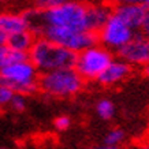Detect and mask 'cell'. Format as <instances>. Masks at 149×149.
Here are the masks:
<instances>
[{"label": "cell", "mask_w": 149, "mask_h": 149, "mask_svg": "<svg viewBox=\"0 0 149 149\" xmlns=\"http://www.w3.org/2000/svg\"><path fill=\"white\" fill-rule=\"evenodd\" d=\"M29 62L37 71L49 72L64 68H74L77 63V54L62 48L45 38H36L29 51Z\"/></svg>", "instance_id": "6da1fadb"}, {"label": "cell", "mask_w": 149, "mask_h": 149, "mask_svg": "<svg viewBox=\"0 0 149 149\" xmlns=\"http://www.w3.org/2000/svg\"><path fill=\"white\" fill-rule=\"evenodd\" d=\"M122 62L127 64H149V41L142 33H136L126 45L118 49Z\"/></svg>", "instance_id": "52a82bcc"}, {"label": "cell", "mask_w": 149, "mask_h": 149, "mask_svg": "<svg viewBox=\"0 0 149 149\" xmlns=\"http://www.w3.org/2000/svg\"><path fill=\"white\" fill-rule=\"evenodd\" d=\"M112 60L113 58L111 52L97 44L77 54V63L74 68L84 79H97Z\"/></svg>", "instance_id": "277c9868"}, {"label": "cell", "mask_w": 149, "mask_h": 149, "mask_svg": "<svg viewBox=\"0 0 149 149\" xmlns=\"http://www.w3.org/2000/svg\"><path fill=\"white\" fill-rule=\"evenodd\" d=\"M27 60H29V54L14 51L7 44L0 45V70L8 67L11 64L21 63V62H27Z\"/></svg>", "instance_id": "4fadbf2b"}, {"label": "cell", "mask_w": 149, "mask_h": 149, "mask_svg": "<svg viewBox=\"0 0 149 149\" xmlns=\"http://www.w3.org/2000/svg\"><path fill=\"white\" fill-rule=\"evenodd\" d=\"M112 15V7L108 4H92L88 6L86 11V26L88 32L97 33L108 22Z\"/></svg>", "instance_id": "9c48e42d"}, {"label": "cell", "mask_w": 149, "mask_h": 149, "mask_svg": "<svg viewBox=\"0 0 149 149\" xmlns=\"http://www.w3.org/2000/svg\"><path fill=\"white\" fill-rule=\"evenodd\" d=\"M145 72H146V74H148V75H149V64H148V66H146V67H145Z\"/></svg>", "instance_id": "603a6c76"}, {"label": "cell", "mask_w": 149, "mask_h": 149, "mask_svg": "<svg viewBox=\"0 0 149 149\" xmlns=\"http://www.w3.org/2000/svg\"><path fill=\"white\" fill-rule=\"evenodd\" d=\"M142 4H144V6H145V8H146V10H148V11H149V0H146V1H144Z\"/></svg>", "instance_id": "7402d4cb"}, {"label": "cell", "mask_w": 149, "mask_h": 149, "mask_svg": "<svg viewBox=\"0 0 149 149\" xmlns=\"http://www.w3.org/2000/svg\"><path fill=\"white\" fill-rule=\"evenodd\" d=\"M141 30H142V34L148 38L149 37V11L146 13V15H145V19H144L142 26H141Z\"/></svg>", "instance_id": "d6986e66"}, {"label": "cell", "mask_w": 149, "mask_h": 149, "mask_svg": "<svg viewBox=\"0 0 149 149\" xmlns=\"http://www.w3.org/2000/svg\"><path fill=\"white\" fill-rule=\"evenodd\" d=\"M93 149H118V146H108V145H103V146H97Z\"/></svg>", "instance_id": "44dd1931"}, {"label": "cell", "mask_w": 149, "mask_h": 149, "mask_svg": "<svg viewBox=\"0 0 149 149\" xmlns=\"http://www.w3.org/2000/svg\"><path fill=\"white\" fill-rule=\"evenodd\" d=\"M123 138H125V133H123V130H120V129H113V130H111L108 134H107V137H105V144L104 145L116 146L119 142H122Z\"/></svg>", "instance_id": "9a60e30c"}, {"label": "cell", "mask_w": 149, "mask_h": 149, "mask_svg": "<svg viewBox=\"0 0 149 149\" xmlns=\"http://www.w3.org/2000/svg\"><path fill=\"white\" fill-rule=\"evenodd\" d=\"M6 41H7V37L3 34V33L0 32V45H3V44H6Z\"/></svg>", "instance_id": "ffe728a7"}, {"label": "cell", "mask_w": 149, "mask_h": 149, "mask_svg": "<svg viewBox=\"0 0 149 149\" xmlns=\"http://www.w3.org/2000/svg\"><path fill=\"white\" fill-rule=\"evenodd\" d=\"M37 37L33 34L30 30H25V32L17 33L13 36L7 37L6 44L14 51H18V52H23V54H29V51L32 49L33 44L36 41Z\"/></svg>", "instance_id": "7c38bea8"}, {"label": "cell", "mask_w": 149, "mask_h": 149, "mask_svg": "<svg viewBox=\"0 0 149 149\" xmlns=\"http://www.w3.org/2000/svg\"><path fill=\"white\" fill-rule=\"evenodd\" d=\"M1 149H6V148H1Z\"/></svg>", "instance_id": "d4e9b609"}, {"label": "cell", "mask_w": 149, "mask_h": 149, "mask_svg": "<svg viewBox=\"0 0 149 149\" xmlns=\"http://www.w3.org/2000/svg\"><path fill=\"white\" fill-rule=\"evenodd\" d=\"M38 89L47 95L67 97L78 93L84 86V78L75 71V68H64L41 74L38 78Z\"/></svg>", "instance_id": "3957f363"}, {"label": "cell", "mask_w": 149, "mask_h": 149, "mask_svg": "<svg viewBox=\"0 0 149 149\" xmlns=\"http://www.w3.org/2000/svg\"><path fill=\"white\" fill-rule=\"evenodd\" d=\"M96 109H97V113L101 119H111L113 116V112H115L113 103L109 100H100L97 103Z\"/></svg>", "instance_id": "5bb4252c"}, {"label": "cell", "mask_w": 149, "mask_h": 149, "mask_svg": "<svg viewBox=\"0 0 149 149\" xmlns=\"http://www.w3.org/2000/svg\"><path fill=\"white\" fill-rule=\"evenodd\" d=\"M142 149H146V148H145V146H144V148H142Z\"/></svg>", "instance_id": "cb8c5ba5"}, {"label": "cell", "mask_w": 149, "mask_h": 149, "mask_svg": "<svg viewBox=\"0 0 149 149\" xmlns=\"http://www.w3.org/2000/svg\"><path fill=\"white\" fill-rule=\"evenodd\" d=\"M14 95H15V93H14L11 89L6 88V86H0V107L7 105V104L11 103Z\"/></svg>", "instance_id": "2e32d148"}, {"label": "cell", "mask_w": 149, "mask_h": 149, "mask_svg": "<svg viewBox=\"0 0 149 149\" xmlns=\"http://www.w3.org/2000/svg\"><path fill=\"white\" fill-rule=\"evenodd\" d=\"M36 79L37 70L29 60L11 64L8 67L0 70V86H6L11 91L19 84L36 81Z\"/></svg>", "instance_id": "8992f818"}, {"label": "cell", "mask_w": 149, "mask_h": 149, "mask_svg": "<svg viewBox=\"0 0 149 149\" xmlns=\"http://www.w3.org/2000/svg\"><path fill=\"white\" fill-rule=\"evenodd\" d=\"M130 71H131L130 64L125 63L122 60H112L111 64L97 78V81L105 86L113 85V84H118L122 79H125L130 74Z\"/></svg>", "instance_id": "30bf717a"}, {"label": "cell", "mask_w": 149, "mask_h": 149, "mask_svg": "<svg viewBox=\"0 0 149 149\" xmlns=\"http://www.w3.org/2000/svg\"><path fill=\"white\" fill-rule=\"evenodd\" d=\"M37 38H45L56 45L66 48L74 54H79L82 51L99 44V37L92 32H77L63 27L44 26L40 30Z\"/></svg>", "instance_id": "7a4b0ae2"}, {"label": "cell", "mask_w": 149, "mask_h": 149, "mask_svg": "<svg viewBox=\"0 0 149 149\" xmlns=\"http://www.w3.org/2000/svg\"><path fill=\"white\" fill-rule=\"evenodd\" d=\"M11 107L17 111H23L26 108V99L22 95H14L13 100H11Z\"/></svg>", "instance_id": "e0dca14e"}, {"label": "cell", "mask_w": 149, "mask_h": 149, "mask_svg": "<svg viewBox=\"0 0 149 149\" xmlns=\"http://www.w3.org/2000/svg\"><path fill=\"white\" fill-rule=\"evenodd\" d=\"M25 30H29V26L23 14L0 13V32L6 37L25 32Z\"/></svg>", "instance_id": "8fae6325"}, {"label": "cell", "mask_w": 149, "mask_h": 149, "mask_svg": "<svg viewBox=\"0 0 149 149\" xmlns=\"http://www.w3.org/2000/svg\"><path fill=\"white\" fill-rule=\"evenodd\" d=\"M136 32H133L130 27H127L125 23L115 15H111L108 22L97 33L99 42L103 44L104 48H112V49H120L131 41Z\"/></svg>", "instance_id": "5b68a950"}, {"label": "cell", "mask_w": 149, "mask_h": 149, "mask_svg": "<svg viewBox=\"0 0 149 149\" xmlns=\"http://www.w3.org/2000/svg\"><path fill=\"white\" fill-rule=\"evenodd\" d=\"M148 41H149V37H148Z\"/></svg>", "instance_id": "484cf974"}, {"label": "cell", "mask_w": 149, "mask_h": 149, "mask_svg": "<svg viewBox=\"0 0 149 149\" xmlns=\"http://www.w3.org/2000/svg\"><path fill=\"white\" fill-rule=\"evenodd\" d=\"M70 123H71L70 118L62 115V116H59V118L55 119L54 125H55V127H56L58 130H67L68 127H70Z\"/></svg>", "instance_id": "ac0fdd59"}, {"label": "cell", "mask_w": 149, "mask_h": 149, "mask_svg": "<svg viewBox=\"0 0 149 149\" xmlns=\"http://www.w3.org/2000/svg\"><path fill=\"white\" fill-rule=\"evenodd\" d=\"M148 10L145 8L142 3H123L118 4L112 8V14L122 21L127 27H130L133 32L140 30L144 23L145 15Z\"/></svg>", "instance_id": "ba28073f"}]
</instances>
